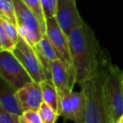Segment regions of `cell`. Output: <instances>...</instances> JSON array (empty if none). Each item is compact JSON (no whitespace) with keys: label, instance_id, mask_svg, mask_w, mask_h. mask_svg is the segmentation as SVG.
I'll list each match as a JSON object with an SVG mask.
<instances>
[{"label":"cell","instance_id":"7c38bea8","mask_svg":"<svg viewBox=\"0 0 123 123\" xmlns=\"http://www.w3.org/2000/svg\"><path fill=\"white\" fill-rule=\"evenodd\" d=\"M34 49L36 50V55L39 58L41 65H42L46 80H51V65L57 59L59 58H58L56 50L53 48L52 44H51L46 34H45L42 37V39L36 44Z\"/></svg>","mask_w":123,"mask_h":123},{"label":"cell","instance_id":"5b68a950","mask_svg":"<svg viewBox=\"0 0 123 123\" xmlns=\"http://www.w3.org/2000/svg\"><path fill=\"white\" fill-rule=\"evenodd\" d=\"M0 76L16 91L33 81L12 51L0 50Z\"/></svg>","mask_w":123,"mask_h":123},{"label":"cell","instance_id":"603a6c76","mask_svg":"<svg viewBox=\"0 0 123 123\" xmlns=\"http://www.w3.org/2000/svg\"><path fill=\"white\" fill-rule=\"evenodd\" d=\"M116 123H123V117H121L120 119H119L118 121H117V122Z\"/></svg>","mask_w":123,"mask_h":123},{"label":"cell","instance_id":"3957f363","mask_svg":"<svg viewBox=\"0 0 123 123\" xmlns=\"http://www.w3.org/2000/svg\"><path fill=\"white\" fill-rule=\"evenodd\" d=\"M104 93L112 123L123 116V71L112 65L104 82Z\"/></svg>","mask_w":123,"mask_h":123},{"label":"cell","instance_id":"ac0fdd59","mask_svg":"<svg viewBox=\"0 0 123 123\" xmlns=\"http://www.w3.org/2000/svg\"><path fill=\"white\" fill-rule=\"evenodd\" d=\"M15 44L9 39L3 25V19L0 18V50H8L13 52Z\"/></svg>","mask_w":123,"mask_h":123},{"label":"cell","instance_id":"e0dca14e","mask_svg":"<svg viewBox=\"0 0 123 123\" xmlns=\"http://www.w3.org/2000/svg\"><path fill=\"white\" fill-rule=\"evenodd\" d=\"M22 1L35 13V15L38 18L42 26L46 29V19L45 18L44 12H43L42 7H41V0H22Z\"/></svg>","mask_w":123,"mask_h":123},{"label":"cell","instance_id":"8fae6325","mask_svg":"<svg viewBox=\"0 0 123 123\" xmlns=\"http://www.w3.org/2000/svg\"><path fill=\"white\" fill-rule=\"evenodd\" d=\"M15 97L22 111L29 110L38 111L43 102L41 84L36 81L27 83L25 86L16 91Z\"/></svg>","mask_w":123,"mask_h":123},{"label":"cell","instance_id":"5bb4252c","mask_svg":"<svg viewBox=\"0 0 123 123\" xmlns=\"http://www.w3.org/2000/svg\"><path fill=\"white\" fill-rule=\"evenodd\" d=\"M42 90L43 101L47 103L58 114V104H59V96L55 85L51 80H45L41 83Z\"/></svg>","mask_w":123,"mask_h":123},{"label":"cell","instance_id":"9a60e30c","mask_svg":"<svg viewBox=\"0 0 123 123\" xmlns=\"http://www.w3.org/2000/svg\"><path fill=\"white\" fill-rule=\"evenodd\" d=\"M0 18L17 26L14 7L12 0H0Z\"/></svg>","mask_w":123,"mask_h":123},{"label":"cell","instance_id":"44dd1931","mask_svg":"<svg viewBox=\"0 0 123 123\" xmlns=\"http://www.w3.org/2000/svg\"><path fill=\"white\" fill-rule=\"evenodd\" d=\"M3 25L9 39H11V41L14 44H16L19 39H20V34H19L17 26L14 25L13 24L9 23V22L4 21V20H3Z\"/></svg>","mask_w":123,"mask_h":123},{"label":"cell","instance_id":"8992f818","mask_svg":"<svg viewBox=\"0 0 123 123\" xmlns=\"http://www.w3.org/2000/svg\"><path fill=\"white\" fill-rule=\"evenodd\" d=\"M13 53L26 70L33 81L41 83V81L46 80L44 70L36 55V50L20 35L14 46Z\"/></svg>","mask_w":123,"mask_h":123},{"label":"cell","instance_id":"ba28073f","mask_svg":"<svg viewBox=\"0 0 123 123\" xmlns=\"http://www.w3.org/2000/svg\"><path fill=\"white\" fill-rule=\"evenodd\" d=\"M46 34L57 52L58 58L69 68H72V57L67 36L58 25L55 17L46 19Z\"/></svg>","mask_w":123,"mask_h":123},{"label":"cell","instance_id":"52a82bcc","mask_svg":"<svg viewBox=\"0 0 123 123\" xmlns=\"http://www.w3.org/2000/svg\"><path fill=\"white\" fill-rule=\"evenodd\" d=\"M58 96V115L75 123H84L86 98L83 91H72Z\"/></svg>","mask_w":123,"mask_h":123},{"label":"cell","instance_id":"ffe728a7","mask_svg":"<svg viewBox=\"0 0 123 123\" xmlns=\"http://www.w3.org/2000/svg\"><path fill=\"white\" fill-rule=\"evenodd\" d=\"M41 3L46 19L55 17L58 0H41Z\"/></svg>","mask_w":123,"mask_h":123},{"label":"cell","instance_id":"2e32d148","mask_svg":"<svg viewBox=\"0 0 123 123\" xmlns=\"http://www.w3.org/2000/svg\"><path fill=\"white\" fill-rule=\"evenodd\" d=\"M42 123H55L59 117L58 113L43 101L38 111Z\"/></svg>","mask_w":123,"mask_h":123},{"label":"cell","instance_id":"4fadbf2b","mask_svg":"<svg viewBox=\"0 0 123 123\" xmlns=\"http://www.w3.org/2000/svg\"><path fill=\"white\" fill-rule=\"evenodd\" d=\"M16 90L0 76V104L10 113L20 117L22 110L15 97Z\"/></svg>","mask_w":123,"mask_h":123},{"label":"cell","instance_id":"6da1fadb","mask_svg":"<svg viewBox=\"0 0 123 123\" xmlns=\"http://www.w3.org/2000/svg\"><path fill=\"white\" fill-rule=\"evenodd\" d=\"M67 38L78 84L91 78L103 64L110 60L107 52L100 47L94 33L84 22L72 29Z\"/></svg>","mask_w":123,"mask_h":123},{"label":"cell","instance_id":"30bf717a","mask_svg":"<svg viewBox=\"0 0 123 123\" xmlns=\"http://www.w3.org/2000/svg\"><path fill=\"white\" fill-rule=\"evenodd\" d=\"M51 76V80L57 88L58 96L73 91L76 83L74 70L69 68L60 59H57L52 63Z\"/></svg>","mask_w":123,"mask_h":123},{"label":"cell","instance_id":"7a4b0ae2","mask_svg":"<svg viewBox=\"0 0 123 123\" xmlns=\"http://www.w3.org/2000/svg\"><path fill=\"white\" fill-rule=\"evenodd\" d=\"M111 65L110 60L107 61L92 77L79 83L86 98L84 123H112L104 93V82Z\"/></svg>","mask_w":123,"mask_h":123},{"label":"cell","instance_id":"d6986e66","mask_svg":"<svg viewBox=\"0 0 123 123\" xmlns=\"http://www.w3.org/2000/svg\"><path fill=\"white\" fill-rule=\"evenodd\" d=\"M20 123H42L40 114L36 111H25L19 117Z\"/></svg>","mask_w":123,"mask_h":123},{"label":"cell","instance_id":"7402d4cb","mask_svg":"<svg viewBox=\"0 0 123 123\" xmlns=\"http://www.w3.org/2000/svg\"><path fill=\"white\" fill-rule=\"evenodd\" d=\"M0 123H20L19 117L10 113L0 104Z\"/></svg>","mask_w":123,"mask_h":123},{"label":"cell","instance_id":"277c9868","mask_svg":"<svg viewBox=\"0 0 123 123\" xmlns=\"http://www.w3.org/2000/svg\"><path fill=\"white\" fill-rule=\"evenodd\" d=\"M12 1L14 7L19 34L34 48L46 34V29L22 0Z\"/></svg>","mask_w":123,"mask_h":123},{"label":"cell","instance_id":"9c48e42d","mask_svg":"<svg viewBox=\"0 0 123 123\" xmlns=\"http://www.w3.org/2000/svg\"><path fill=\"white\" fill-rule=\"evenodd\" d=\"M55 18L67 36L72 29L84 23L78 12L75 0H58Z\"/></svg>","mask_w":123,"mask_h":123}]
</instances>
